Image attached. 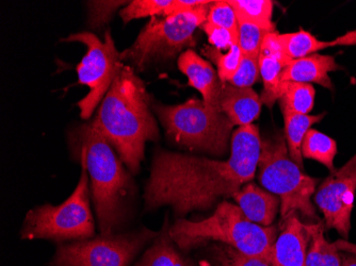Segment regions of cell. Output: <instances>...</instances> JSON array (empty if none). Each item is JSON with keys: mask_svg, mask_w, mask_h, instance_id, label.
I'll list each match as a JSON object with an SVG mask.
<instances>
[{"mask_svg": "<svg viewBox=\"0 0 356 266\" xmlns=\"http://www.w3.org/2000/svg\"><path fill=\"white\" fill-rule=\"evenodd\" d=\"M171 3L172 0H134L120 11V16L125 24L147 16H163Z\"/></svg>", "mask_w": 356, "mask_h": 266, "instance_id": "cell-27", "label": "cell"}, {"mask_svg": "<svg viewBox=\"0 0 356 266\" xmlns=\"http://www.w3.org/2000/svg\"><path fill=\"white\" fill-rule=\"evenodd\" d=\"M80 165L79 181L67 201L59 206L46 203L27 212L22 226V240H46L62 245L95 237L89 175L86 166Z\"/></svg>", "mask_w": 356, "mask_h": 266, "instance_id": "cell-7", "label": "cell"}, {"mask_svg": "<svg viewBox=\"0 0 356 266\" xmlns=\"http://www.w3.org/2000/svg\"><path fill=\"white\" fill-rule=\"evenodd\" d=\"M202 53L217 65L218 76L223 83L231 82L239 69L242 59H243V53H242L239 44L232 46L226 53H222L213 46H207L204 48L202 49Z\"/></svg>", "mask_w": 356, "mask_h": 266, "instance_id": "cell-26", "label": "cell"}, {"mask_svg": "<svg viewBox=\"0 0 356 266\" xmlns=\"http://www.w3.org/2000/svg\"><path fill=\"white\" fill-rule=\"evenodd\" d=\"M282 42L288 57L291 60L301 59L307 56L315 55L319 51L336 46L356 45V30L347 32L334 41H320L311 32L299 30L291 33H281Z\"/></svg>", "mask_w": 356, "mask_h": 266, "instance_id": "cell-19", "label": "cell"}, {"mask_svg": "<svg viewBox=\"0 0 356 266\" xmlns=\"http://www.w3.org/2000/svg\"><path fill=\"white\" fill-rule=\"evenodd\" d=\"M234 201L252 223L270 227L281 210V199L256 183L249 182L233 195Z\"/></svg>", "mask_w": 356, "mask_h": 266, "instance_id": "cell-15", "label": "cell"}, {"mask_svg": "<svg viewBox=\"0 0 356 266\" xmlns=\"http://www.w3.org/2000/svg\"><path fill=\"white\" fill-rule=\"evenodd\" d=\"M257 169L261 185L281 199V219L299 214L304 219L321 222L312 201L319 179L304 173L291 160L285 135L261 140Z\"/></svg>", "mask_w": 356, "mask_h": 266, "instance_id": "cell-5", "label": "cell"}, {"mask_svg": "<svg viewBox=\"0 0 356 266\" xmlns=\"http://www.w3.org/2000/svg\"><path fill=\"white\" fill-rule=\"evenodd\" d=\"M178 69L188 78V85L197 90L203 96V101L209 107L220 109V95L223 82L209 62L199 53L187 49L178 57Z\"/></svg>", "mask_w": 356, "mask_h": 266, "instance_id": "cell-14", "label": "cell"}, {"mask_svg": "<svg viewBox=\"0 0 356 266\" xmlns=\"http://www.w3.org/2000/svg\"><path fill=\"white\" fill-rule=\"evenodd\" d=\"M325 113L316 114H298L293 112H283L284 125H285V139L287 143L288 151L290 158L295 163L304 169L303 157H302L301 148L306 133L312 129V126L320 122L325 117Z\"/></svg>", "mask_w": 356, "mask_h": 266, "instance_id": "cell-20", "label": "cell"}, {"mask_svg": "<svg viewBox=\"0 0 356 266\" xmlns=\"http://www.w3.org/2000/svg\"><path fill=\"white\" fill-rule=\"evenodd\" d=\"M238 22L253 24L265 29L277 31L272 21L274 3L271 0H229Z\"/></svg>", "mask_w": 356, "mask_h": 266, "instance_id": "cell-24", "label": "cell"}, {"mask_svg": "<svg viewBox=\"0 0 356 266\" xmlns=\"http://www.w3.org/2000/svg\"><path fill=\"white\" fill-rule=\"evenodd\" d=\"M261 78L258 59L243 56L237 73L234 76L229 85L237 88H252Z\"/></svg>", "mask_w": 356, "mask_h": 266, "instance_id": "cell-30", "label": "cell"}, {"mask_svg": "<svg viewBox=\"0 0 356 266\" xmlns=\"http://www.w3.org/2000/svg\"><path fill=\"white\" fill-rule=\"evenodd\" d=\"M263 101L252 88H237L223 83L220 95V109L234 126L252 125L261 115Z\"/></svg>", "mask_w": 356, "mask_h": 266, "instance_id": "cell-16", "label": "cell"}, {"mask_svg": "<svg viewBox=\"0 0 356 266\" xmlns=\"http://www.w3.org/2000/svg\"><path fill=\"white\" fill-rule=\"evenodd\" d=\"M209 0H172L171 5L165 10L163 16L175 15L199 9L209 3Z\"/></svg>", "mask_w": 356, "mask_h": 266, "instance_id": "cell-33", "label": "cell"}, {"mask_svg": "<svg viewBox=\"0 0 356 266\" xmlns=\"http://www.w3.org/2000/svg\"><path fill=\"white\" fill-rule=\"evenodd\" d=\"M238 23H239L238 44L241 48L243 56L258 59L264 40L270 32L274 31L253 25V24L245 23V22H238Z\"/></svg>", "mask_w": 356, "mask_h": 266, "instance_id": "cell-28", "label": "cell"}, {"mask_svg": "<svg viewBox=\"0 0 356 266\" xmlns=\"http://www.w3.org/2000/svg\"><path fill=\"white\" fill-rule=\"evenodd\" d=\"M208 23L229 30L234 35H239V23L235 11L229 3V0L213 1L208 12Z\"/></svg>", "mask_w": 356, "mask_h": 266, "instance_id": "cell-29", "label": "cell"}, {"mask_svg": "<svg viewBox=\"0 0 356 266\" xmlns=\"http://www.w3.org/2000/svg\"><path fill=\"white\" fill-rule=\"evenodd\" d=\"M147 88L131 65L123 64L90 125L119 153L131 174H137L147 142L159 130L149 108Z\"/></svg>", "mask_w": 356, "mask_h": 266, "instance_id": "cell-2", "label": "cell"}, {"mask_svg": "<svg viewBox=\"0 0 356 266\" xmlns=\"http://www.w3.org/2000/svg\"><path fill=\"white\" fill-rule=\"evenodd\" d=\"M126 1H90V23L94 27H99L107 23L118 8L125 6Z\"/></svg>", "mask_w": 356, "mask_h": 266, "instance_id": "cell-32", "label": "cell"}, {"mask_svg": "<svg viewBox=\"0 0 356 266\" xmlns=\"http://www.w3.org/2000/svg\"><path fill=\"white\" fill-rule=\"evenodd\" d=\"M337 245L341 253V266H356V245L350 242L338 240Z\"/></svg>", "mask_w": 356, "mask_h": 266, "instance_id": "cell-34", "label": "cell"}, {"mask_svg": "<svg viewBox=\"0 0 356 266\" xmlns=\"http://www.w3.org/2000/svg\"><path fill=\"white\" fill-rule=\"evenodd\" d=\"M201 28L207 35L210 45L218 51H222L224 49H229L232 46L238 44V38L229 30L218 27V26L213 25V24L208 23V22H205L201 26Z\"/></svg>", "mask_w": 356, "mask_h": 266, "instance_id": "cell-31", "label": "cell"}, {"mask_svg": "<svg viewBox=\"0 0 356 266\" xmlns=\"http://www.w3.org/2000/svg\"><path fill=\"white\" fill-rule=\"evenodd\" d=\"M261 151L259 129L253 124L234 131L229 159L159 149L144 189V208L155 211L167 206L176 219H186L191 212L208 211L254 179Z\"/></svg>", "mask_w": 356, "mask_h": 266, "instance_id": "cell-1", "label": "cell"}, {"mask_svg": "<svg viewBox=\"0 0 356 266\" xmlns=\"http://www.w3.org/2000/svg\"><path fill=\"white\" fill-rule=\"evenodd\" d=\"M207 246L206 259L202 262V266H272L266 260L245 255L224 244L213 243Z\"/></svg>", "mask_w": 356, "mask_h": 266, "instance_id": "cell-25", "label": "cell"}, {"mask_svg": "<svg viewBox=\"0 0 356 266\" xmlns=\"http://www.w3.org/2000/svg\"><path fill=\"white\" fill-rule=\"evenodd\" d=\"M316 90L311 83L286 81L281 85L279 103L282 112L309 114L315 106Z\"/></svg>", "mask_w": 356, "mask_h": 266, "instance_id": "cell-22", "label": "cell"}, {"mask_svg": "<svg viewBox=\"0 0 356 266\" xmlns=\"http://www.w3.org/2000/svg\"><path fill=\"white\" fill-rule=\"evenodd\" d=\"M153 109L168 137L177 145L217 157L227 153L235 126L221 110L197 98L181 105L156 103Z\"/></svg>", "mask_w": 356, "mask_h": 266, "instance_id": "cell-6", "label": "cell"}, {"mask_svg": "<svg viewBox=\"0 0 356 266\" xmlns=\"http://www.w3.org/2000/svg\"><path fill=\"white\" fill-rule=\"evenodd\" d=\"M338 69H341V66L336 63L335 57L315 53L301 59L291 60L284 69L281 82L317 83L325 89L333 90V82L329 74Z\"/></svg>", "mask_w": 356, "mask_h": 266, "instance_id": "cell-17", "label": "cell"}, {"mask_svg": "<svg viewBox=\"0 0 356 266\" xmlns=\"http://www.w3.org/2000/svg\"><path fill=\"white\" fill-rule=\"evenodd\" d=\"M355 192L356 153L320 183L314 198L327 229H335L343 239H349Z\"/></svg>", "mask_w": 356, "mask_h": 266, "instance_id": "cell-11", "label": "cell"}, {"mask_svg": "<svg viewBox=\"0 0 356 266\" xmlns=\"http://www.w3.org/2000/svg\"><path fill=\"white\" fill-rule=\"evenodd\" d=\"M280 233L272 249V266H305L311 243L309 224L301 221L299 214L281 219Z\"/></svg>", "mask_w": 356, "mask_h": 266, "instance_id": "cell-12", "label": "cell"}, {"mask_svg": "<svg viewBox=\"0 0 356 266\" xmlns=\"http://www.w3.org/2000/svg\"><path fill=\"white\" fill-rule=\"evenodd\" d=\"M291 61L286 53L281 33L270 32L264 40L261 53L258 58L259 72L263 80L264 90L261 98L263 105L272 109L281 95L282 74L284 69Z\"/></svg>", "mask_w": 356, "mask_h": 266, "instance_id": "cell-13", "label": "cell"}, {"mask_svg": "<svg viewBox=\"0 0 356 266\" xmlns=\"http://www.w3.org/2000/svg\"><path fill=\"white\" fill-rule=\"evenodd\" d=\"M311 233L305 266H341V259L337 242L327 241L322 222L309 224Z\"/></svg>", "mask_w": 356, "mask_h": 266, "instance_id": "cell-21", "label": "cell"}, {"mask_svg": "<svg viewBox=\"0 0 356 266\" xmlns=\"http://www.w3.org/2000/svg\"><path fill=\"white\" fill-rule=\"evenodd\" d=\"M211 3L186 13L152 17L135 43L122 51L121 61L143 71L152 62L171 59L186 48L193 47L194 33L207 21Z\"/></svg>", "mask_w": 356, "mask_h": 266, "instance_id": "cell-8", "label": "cell"}, {"mask_svg": "<svg viewBox=\"0 0 356 266\" xmlns=\"http://www.w3.org/2000/svg\"><path fill=\"white\" fill-rule=\"evenodd\" d=\"M301 153L304 159L319 162L331 173L335 171L334 159L337 155V143L329 135L312 128L304 138Z\"/></svg>", "mask_w": 356, "mask_h": 266, "instance_id": "cell-23", "label": "cell"}, {"mask_svg": "<svg viewBox=\"0 0 356 266\" xmlns=\"http://www.w3.org/2000/svg\"><path fill=\"white\" fill-rule=\"evenodd\" d=\"M158 235L159 232L143 227L62 244L56 248L49 266H131Z\"/></svg>", "mask_w": 356, "mask_h": 266, "instance_id": "cell-9", "label": "cell"}, {"mask_svg": "<svg viewBox=\"0 0 356 266\" xmlns=\"http://www.w3.org/2000/svg\"><path fill=\"white\" fill-rule=\"evenodd\" d=\"M169 233L175 245L185 253L219 243L271 263L272 249L279 232L275 226L263 227L252 223L237 205L222 201L207 219H176Z\"/></svg>", "mask_w": 356, "mask_h": 266, "instance_id": "cell-4", "label": "cell"}, {"mask_svg": "<svg viewBox=\"0 0 356 266\" xmlns=\"http://www.w3.org/2000/svg\"><path fill=\"white\" fill-rule=\"evenodd\" d=\"M62 42H77L87 47V53L77 66V75L78 83L87 85L89 93L78 101L77 107L81 119H90L123 66L121 53L117 51L109 30L106 31L104 41L91 32H79Z\"/></svg>", "mask_w": 356, "mask_h": 266, "instance_id": "cell-10", "label": "cell"}, {"mask_svg": "<svg viewBox=\"0 0 356 266\" xmlns=\"http://www.w3.org/2000/svg\"><path fill=\"white\" fill-rule=\"evenodd\" d=\"M75 157L86 166L101 235L119 233L136 193L131 174L115 149L90 124L76 131Z\"/></svg>", "mask_w": 356, "mask_h": 266, "instance_id": "cell-3", "label": "cell"}, {"mask_svg": "<svg viewBox=\"0 0 356 266\" xmlns=\"http://www.w3.org/2000/svg\"><path fill=\"white\" fill-rule=\"evenodd\" d=\"M168 219L163 230L134 266H195V261L179 249L170 237Z\"/></svg>", "mask_w": 356, "mask_h": 266, "instance_id": "cell-18", "label": "cell"}]
</instances>
